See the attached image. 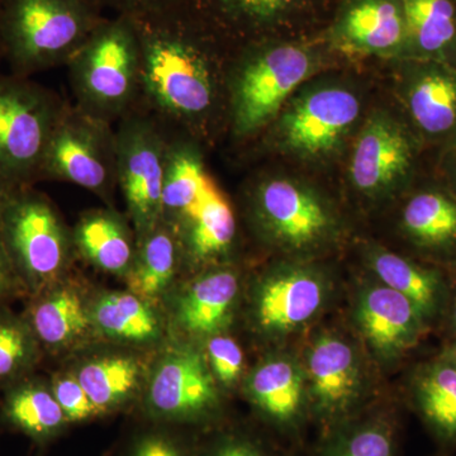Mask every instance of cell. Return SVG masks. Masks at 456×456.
<instances>
[{
    "instance_id": "cell-1",
    "label": "cell",
    "mask_w": 456,
    "mask_h": 456,
    "mask_svg": "<svg viewBox=\"0 0 456 456\" xmlns=\"http://www.w3.org/2000/svg\"><path fill=\"white\" fill-rule=\"evenodd\" d=\"M139 45L140 88L159 112L191 122L211 110L215 82L196 45L167 32L150 33Z\"/></svg>"
},
{
    "instance_id": "cell-2",
    "label": "cell",
    "mask_w": 456,
    "mask_h": 456,
    "mask_svg": "<svg viewBox=\"0 0 456 456\" xmlns=\"http://www.w3.org/2000/svg\"><path fill=\"white\" fill-rule=\"evenodd\" d=\"M0 237L28 296L65 278L73 237L46 197L17 188L3 213Z\"/></svg>"
},
{
    "instance_id": "cell-3",
    "label": "cell",
    "mask_w": 456,
    "mask_h": 456,
    "mask_svg": "<svg viewBox=\"0 0 456 456\" xmlns=\"http://www.w3.org/2000/svg\"><path fill=\"white\" fill-rule=\"evenodd\" d=\"M62 107L23 77H0V178L25 187L40 174Z\"/></svg>"
},
{
    "instance_id": "cell-4",
    "label": "cell",
    "mask_w": 456,
    "mask_h": 456,
    "mask_svg": "<svg viewBox=\"0 0 456 456\" xmlns=\"http://www.w3.org/2000/svg\"><path fill=\"white\" fill-rule=\"evenodd\" d=\"M71 77L80 108L110 121L130 106L140 89V45L123 25L102 29L73 57Z\"/></svg>"
},
{
    "instance_id": "cell-5",
    "label": "cell",
    "mask_w": 456,
    "mask_h": 456,
    "mask_svg": "<svg viewBox=\"0 0 456 456\" xmlns=\"http://www.w3.org/2000/svg\"><path fill=\"white\" fill-rule=\"evenodd\" d=\"M314 66L312 51L298 44L269 45L246 57L231 84L235 134L248 136L272 121Z\"/></svg>"
},
{
    "instance_id": "cell-6",
    "label": "cell",
    "mask_w": 456,
    "mask_h": 456,
    "mask_svg": "<svg viewBox=\"0 0 456 456\" xmlns=\"http://www.w3.org/2000/svg\"><path fill=\"white\" fill-rule=\"evenodd\" d=\"M86 33V14L73 0H14L5 17V50L17 77H25L74 56Z\"/></svg>"
},
{
    "instance_id": "cell-7",
    "label": "cell",
    "mask_w": 456,
    "mask_h": 456,
    "mask_svg": "<svg viewBox=\"0 0 456 456\" xmlns=\"http://www.w3.org/2000/svg\"><path fill=\"white\" fill-rule=\"evenodd\" d=\"M40 173L104 196L117 182L116 134L82 108L65 110L51 134Z\"/></svg>"
},
{
    "instance_id": "cell-8",
    "label": "cell",
    "mask_w": 456,
    "mask_h": 456,
    "mask_svg": "<svg viewBox=\"0 0 456 456\" xmlns=\"http://www.w3.org/2000/svg\"><path fill=\"white\" fill-rule=\"evenodd\" d=\"M169 143L158 127L130 117L116 132L117 182L136 241L163 222V187Z\"/></svg>"
},
{
    "instance_id": "cell-9",
    "label": "cell",
    "mask_w": 456,
    "mask_h": 456,
    "mask_svg": "<svg viewBox=\"0 0 456 456\" xmlns=\"http://www.w3.org/2000/svg\"><path fill=\"white\" fill-rule=\"evenodd\" d=\"M145 410L156 421L196 424L212 419L220 397L206 355L187 346L165 351L147 375Z\"/></svg>"
},
{
    "instance_id": "cell-10",
    "label": "cell",
    "mask_w": 456,
    "mask_h": 456,
    "mask_svg": "<svg viewBox=\"0 0 456 456\" xmlns=\"http://www.w3.org/2000/svg\"><path fill=\"white\" fill-rule=\"evenodd\" d=\"M422 145L408 123L377 114L360 132L350 161L354 185L367 196L404 187L416 174Z\"/></svg>"
},
{
    "instance_id": "cell-11",
    "label": "cell",
    "mask_w": 456,
    "mask_h": 456,
    "mask_svg": "<svg viewBox=\"0 0 456 456\" xmlns=\"http://www.w3.org/2000/svg\"><path fill=\"white\" fill-rule=\"evenodd\" d=\"M402 65V104L411 130L424 146H456V68L407 57Z\"/></svg>"
},
{
    "instance_id": "cell-12",
    "label": "cell",
    "mask_w": 456,
    "mask_h": 456,
    "mask_svg": "<svg viewBox=\"0 0 456 456\" xmlns=\"http://www.w3.org/2000/svg\"><path fill=\"white\" fill-rule=\"evenodd\" d=\"M359 114V99L350 90L338 86L314 90L281 117V141L294 154L322 158L340 145Z\"/></svg>"
},
{
    "instance_id": "cell-13",
    "label": "cell",
    "mask_w": 456,
    "mask_h": 456,
    "mask_svg": "<svg viewBox=\"0 0 456 456\" xmlns=\"http://www.w3.org/2000/svg\"><path fill=\"white\" fill-rule=\"evenodd\" d=\"M255 212L265 232L290 248L320 244L334 226L322 200L288 179H270L260 184L255 193Z\"/></svg>"
},
{
    "instance_id": "cell-14",
    "label": "cell",
    "mask_w": 456,
    "mask_h": 456,
    "mask_svg": "<svg viewBox=\"0 0 456 456\" xmlns=\"http://www.w3.org/2000/svg\"><path fill=\"white\" fill-rule=\"evenodd\" d=\"M310 398L314 413L327 425L350 419L360 395V368L356 354L336 336H321L307 359Z\"/></svg>"
},
{
    "instance_id": "cell-15",
    "label": "cell",
    "mask_w": 456,
    "mask_h": 456,
    "mask_svg": "<svg viewBox=\"0 0 456 456\" xmlns=\"http://www.w3.org/2000/svg\"><path fill=\"white\" fill-rule=\"evenodd\" d=\"M334 44L364 55H408L402 0H349L331 29Z\"/></svg>"
},
{
    "instance_id": "cell-16",
    "label": "cell",
    "mask_w": 456,
    "mask_h": 456,
    "mask_svg": "<svg viewBox=\"0 0 456 456\" xmlns=\"http://www.w3.org/2000/svg\"><path fill=\"white\" fill-rule=\"evenodd\" d=\"M23 316L28 321L42 350L53 354L79 347L94 338L90 301L77 285L61 279L33 294Z\"/></svg>"
},
{
    "instance_id": "cell-17",
    "label": "cell",
    "mask_w": 456,
    "mask_h": 456,
    "mask_svg": "<svg viewBox=\"0 0 456 456\" xmlns=\"http://www.w3.org/2000/svg\"><path fill=\"white\" fill-rule=\"evenodd\" d=\"M323 298L325 285L314 273L302 269L277 273L257 289L255 318L264 331H289L316 316Z\"/></svg>"
},
{
    "instance_id": "cell-18",
    "label": "cell",
    "mask_w": 456,
    "mask_h": 456,
    "mask_svg": "<svg viewBox=\"0 0 456 456\" xmlns=\"http://www.w3.org/2000/svg\"><path fill=\"white\" fill-rule=\"evenodd\" d=\"M239 278L233 270H213L200 275L176 297L174 325L191 338L218 335L232 317Z\"/></svg>"
},
{
    "instance_id": "cell-19",
    "label": "cell",
    "mask_w": 456,
    "mask_h": 456,
    "mask_svg": "<svg viewBox=\"0 0 456 456\" xmlns=\"http://www.w3.org/2000/svg\"><path fill=\"white\" fill-rule=\"evenodd\" d=\"M68 425L50 383L28 375L5 387L0 401V426L5 430L46 446L61 436Z\"/></svg>"
},
{
    "instance_id": "cell-20",
    "label": "cell",
    "mask_w": 456,
    "mask_h": 456,
    "mask_svg": "<svg viewBox=\"0 0 456 456\" xmlns=\"http://www.w3.org/2000/svg\"><path fill=\"white\" fill-rule=\"evenodd\" d=\"M358 320L371 346L392 356L415 344L425 318L407 297L384 285L362 294Z\"/></svg>"
},
{
    "instance_id": "cell-21",
    "label": "cell",
    "mask_w": 456,
    "mask_h": 456,
    "mask_svg": "<svg viewBox=\"0 0 456 456\" xmlns=\"http://www.w3.org/2000/svg\"><path fill=\"white\" fill-rule=\"evenodd\" d=\"M73 374L103 416L131 403L147 380L145 360L123 350L88 356Z\"/></svg>"
},
{
    "instance_id": "cell-22",
    "label": "cell",
    "mask_w": 456,
    "mask_h": 456,
    "mask_svg": "<svg viewBox=\"0 0 456 456\" xmlns=\"http://www.w3.org/2000/svg\"><path fill=\"white\" fill-rule=\"evenodd\" d=\"M95 335L117 344L147 346L160 341L163 320L155 305L130 290H108L90 301Z\"/></svg>"
},
{
    "instance_id": "cell-23",
    "label": "cell",
    "mask_w": 456,
    "mask_h": 456,
    "mask_svg": "<svg viewBox=\"0 0 456 456\" xmlns=\"http://www.w3.org/2000/svg\"><path fill=\"white\" fill-rule=\"evenodd\" d=\"M246 395L264 419L281 428H294L305 406L302 370L289 359L266 360L248 375Z\"/></svg>"
},
{
    "instance_id": "cell-24",
    "label": "cell",
    "mask_w": 456,
    "mask_h": 456,
    "mask_svg": "<svg viewBox=\"0 0 456 456\" xmlns=\"http://www.w3.org/2000/svg\"><path fill=\"white\" fill-rule=\"evenodd\" d=\"M73 242L90 264L121 278L127 274L136 254L130 226L110 209L84 215L75 227Z\"/></svg>"
},
{
    "instance_id": "cell-25",
    "label": "cell",
    "mask_w": 456,
    "mask_h": 456,
    "mask_svg": "<svg viewBox=\"0 0 456 456\" xmlns=\"http://www.w3.org/2000/svg\"><path fill=\"white\" fill-rule=\"evenodd\" d=\"M402 228L428 251L456 250V197L444 184L417 189L402 209Z\"/></svg>"
},
{
    "instance_id": "cell-26",
    "label": "cell",
    "mask_w": 456,
    "mask_h": 456,
    "mask_svg": "<svg viewBox=\"0 0 456 456\" xmlns=\"http://www.w3.org/2000/svg\"><path fill=\"white\" fill-rule=\"evenodd\" d=\"M402 5L408 31L407 57L456 68V0H402Z\"/></svg>"
},
{
    "instance_id": "cell-27",
    "label": "cell",
    "mask_w": 456,
    "mask_h": 456,
    "mask_svg": "<svg viewBox=\"0 0 456 456\" xmlns=\"http://www.w3.org/2000/svg\"><path fill=\"white\" fill-rule=\"evenodd\" d=\"M178 233L163 220L136 241V254L125 281L127 289L155 305L169 290L178 272Z\"/></svg>"
},
{
    "instance_id": "cell-28",
    "label": "cell",
    "mask_w": 456,
    "mask_h": 456,
    "mask_svg": "<svg viewBox=\"0 0 456 456\" xmlns=\"http://www.w3.org/2000/svg\"><path fill=\"white\" fill-rule=\"evenodd\" d=\"M215 183L204 170L202 159L189 145L167 150L163 187V220L176 227L202 203Z\"/></svg>"
},
{
    "instance_id": "cell-29",
    "label": "cell",
    "mask_w": 456,
    "mask_h": 456,
    "mask_svg": "<svg viewBox=\"0 0 456 456\" xmlns=\"http://www.w3.org/2000/svg\"><path fill=\"white\" fill-rule=\"evenodd\" d=\"M180 245L198 261L211 260L226 253L236 235V220L230 203L217 185H213L202 203L173 227Z\"/></svg>"
},
{
    "instance_id": "cell-30",
    "label": "cell",
    "mask_w": 456,
    "mask_h": 456,
    "mask_svg": "<svg viewBox=\"0 0 456 456\" xmlns=\"http://www.w3.org/2000/svg\"><path fill=\"white\" fill-rule=\"evenodd\" d=\"M419 412L439 439L456 444V364L450 360L428 365L417 378Z\"/></svg>"
},
{
    "instance_id": "cell-31",
    "label": "cell",
    "mask_w": 456,
    "mask_h": 456,
    "mask_svg": "<svg viewBox=\"0 0 456 456\" xmlns=\"http://www.w3.org/2000/svg\"><path fill=\"white\" fill-rule=\"evenodd\" d=\"M371 266L386 287L407 297L422 317L431 316L436 310L441 293V281L436 272L391 251L375 253Z\"/></svg>"
},
{
    "instance_id": "cell-32",
    "label": "cell",
    "mask_w": 456,
    "mask_h": 456,
    "mask_svg": "<svg viewBox=\"0 0 456 456\" xmlns=\"http://www.w3.org/2000/svg\"><path fill=\"white\" fill-rule=\"evenodd\" d=\"M42 347L23 314L0 307V384H9L32 375Z\"/></svg>"
},
{
    "instance_id": "cell-33",
    "label": "cell",
    "mask_w": 456,
    "mask_h": 456,
    "mask_svg": "<svg viewBox=\"0 0 456 456\" xmlns=\"http://www.w3.org/2000/svg\"><path fill=\"white\" fill-rule=\"evenodd\" d=\"M340 428L321 456H395V431L382 417L335 426Z\"/></svg>"
},
{
    "instance_id": "cell-34",
    "label": "cell",
    "mask_w": 456,
    "mask_h": 456,
    "mask_svg": "<svg viewBox=\"0 0 456 456\" xmlns=\"http://www.w3.org/2000/svg\"><path fill=\"white\" fill-rule=\"evenodd\" d=\"M236 20L253 26H274L299 13L314 0H218Z\"/></svg>"
},
{
    "instance_id": "cell-35",
    "label": "cell",
    "mask_w": 456,
    "mask_h": 456,
    "mask_svg": "<svg viewBox=\"0 0 456 456\" xmlns=\"http://www.w3.org/2000/svg\"><path fill=\"white\" fill-rule=\"evenodd\" d=\"M50 384L69 424H79L103 416L73 371L56 374Z\"/></svg>"
},
{
    "instance_id": "cell-36",
    "label": "cell",
    "mask_w": 456,
    "mask_h": 456,
    "mask_svg": "<svg viewBox=\"0 0 456 456\" xmlns=\"http://www.w3.org/2000/svg\"><path fill=\"white\" fill-rule=\"evenodd\" d=\"M206 359L216 382L233 386L244 370L245 356L241 347L233 338L215 335L208 338Z\"/></svg>"
},
{
    "instance_id": "cell-37",
    "label": "cell",
    "mask_w": 456,
    "mask_h": 456,
    "mask_svg": "<svg viewBox=\"0 0 456 456\" xmlns=\"http://www.w3.org/2000/svg\"><path fill=\"white\" fill-rule=\"evenodd\" d=\"M125 456H191L187 446L170 432L152 430L137 435Z\"/></svg>"
},
{
    "instance_id": "cell-38",
    "label": "cell",
    "mask_w": 456,
    "mask_h": 456,
    "mask_svg": "<svg viewBox=\"0 0 456 456\" xmlns=\"http://www.w3.org/2000/svg\"><path fill=\"white\" fill-rule=\"evenodd\" d=\"M203 456H269L256 441L242 435H226Z\"/></svg>"
},
{
    "instance_id": "cell-39",
    "label": "cell",
    "mask_w": 456,
    "mask_h": 456,
    "mask_svg": "<svg viewBox=\"0 0 456 456\" xmlns=\"http://www.w3.org/2000/svg\"><path fill=\"white\" fill-rule=\"evenodd\" d=\"M20 294L28 293L0 237V302L7 301Z\"/></svg>"
},
{
    "instance_id": "cell-40",
    "label": "cell",
    "mask_w": 456,
    "mask_h": 456,
    "mask_svg": "<svg viewBox=\"0 0 456 456\" xmlns=\"http://www.w3.org/2000/svg\"><path fill=\"white\" fill-rule=\"evenodd\" d=\"M437 171L443 184L456 197V146L440 150Z\"/></svg>"
},
{
    "instance_id": "cell-41",
    "label": "cell",
    "mask_w": 456,
    "mask_h": 456,
    "mask_svg": "<svg viewBox=\"0 0 456 456\" xmlns=\"http://www.w3.org/2000/svg\"><path fill=\"white\" fill-rule=\"evenodd\" d=\"M17 188L18 187H14V185L9 184L4 179L0 178V224H2L3 213H4L5 207H7L12 194L14 193Z\"/></svg>"
},
{
    "instance_id": "cell-42",
    "label": "cell",
    "mask_w": 456,
    "mask_h": 456,
    "mask_svg": "<svg viewBox=\"0 0 456 456\" xmlns=\"http://www.w3.org/2000/svg\"><path fill=\"white\" fill-rule=\"evenodd\" d=\"M450 359L452 360V362L456 364V345L454 347H452V355H450Z\"/></svg>"
},
{
    "instance_id": "cell-43",
    "label": "cell",
    "mask_w": 456,
    "mask_h": 456,
    "mask_svg": "<svg viewBox=\"0 0 456 456\" xmlns=\"http://www.w3.org/2000/svg\"><path fill=\"white\" fill-rule=\"evenodd\" d=\"M454 322H455V327H456V301H455V305H454Z\"/></svg>"
}]
</instances>
